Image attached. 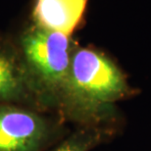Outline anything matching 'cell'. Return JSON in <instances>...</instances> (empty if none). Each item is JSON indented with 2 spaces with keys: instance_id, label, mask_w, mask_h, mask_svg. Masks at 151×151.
I'll use <instances>...</instances> for the list:
<instances>
[{
  "instance_id": "6da1fadb",
  "label": "cell",
  "mask_w": 151,
  "mask_h": 151,
  "mask_svg": "<svg viewBox=\"0 0 151 151\" xmlns=\"http://www.w3.org/2000/svg\"><path fill=\"white\" fill-rule=\"evenodd\" d=\"M15 41L44 107L65 106L72 54V37L29 22Z\"/></svg>"
},
{
  "instance_id": "7a4b0ae2",
  "label": "cell",
  "mask_w": 151,
  "mask_h": 151,
  "mask_svg": "<svg viewBox=\"0 0 151 151\" xmlns=\"http://www.w3.org/2000/svg\"><path fill=\"white\" fill-rule=\"evenodd\" d=\"M128 90L126 76L109 56L94 47H75L65 107L94 109L122 98Z\"/></svg>"
},
{
  "instance_id": "3957f363",
  "label": "cell",
  "mask_w": 151,
  "mask_h": 151,
  "mask_svg": "<svg viewBox=\"0 0 151 151\" xmlns=\"http://www.w3.org/2000/svg\"><path fill=\"white\" fill-rule=\"evenodd\" d=\"M52 134L51 123L35 111L0 105V151H39Z\"/></svg>"
},
{
  "instance_id": "277c9868",
  "label": "cell",
  "mask_w": 151,
  "mask_h": 151,
  "mask_svg": "<svg viewBox=\"0 0 151 151\" xmlns=\"http://www.w3.org/2000/svg\"><path fill=\"white\" fill-rule=\"evenodd\" d=\"M0 102L43 108L15 39L0 35Z\"/></svg>"
},
{
  "instance_id": "5b68a950",
  "label": "cell",
  "mask_w": 151,
  "mask_h": 151,
  "mask_svg": "<svg viewBox=\"0 0 151 151\" xmlns=\"http://www.w3.org/2000/svg\"><path fill=\"white\" fill-rule=\"evenodd\" d=\"M89 0H32L29 21L72 37L86 24Z\"/></svg>"
},
{
  "instance_id": "8992f818",
  "label": "cell",
  "mask_w": 151,
  "mask_h": 151,
  "mask_svg": "<svg viewBox=\"0 0 151 151\" xmlns=\"http://www.w3.org/2000/svg\"><path fill=\"white\" fill-rule=\"evenodd\" d=\"M101 134L96 131H81L66 139L54 151H89L100 141Z\"/></svg>"
}]
</instances>
